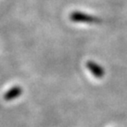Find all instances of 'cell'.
<instances>
[{"label":"cell","instance_id":"6da1fadb","mask_svg":"<svg viewBox=\"0 0 127 127\" xmlns=\"http://www.w3.org/2000/svg\"><path fill=\"white\" fill-rule=\"evenodd\" d=\"M71 19L74 22H85V23H93L97 22V19L91 17V16L86 15V14L80 13V12H74L71 14Z\"/></svg>","mask_w":127,"mask_h":127},{"label":"cell","instance_id":"7a4b0ae2","mask_svg":"<svg viewBox=\"0 0 127 127\" xmlns=\"http://www.w3.org/2000/svg\"><path fill=\"white\" fill-rule=\"evenodd\" d=\"M22 94V89L20 87H13L11 89H9L4 95V99L5 101H12L15 98L19 97Z\"/></svg>","mask_w":127,"mask_h":127},{"label":"cell","instance_id":"3957f363","mask_svg":"<svg viewBox=\"0 0 127 127\" xmlns=\"http://www.w3.org/2000/svg\"><path fill=\"white\" fill-rule=\"evenodd\" d=\"M87 67L89 69V71H91L95 77L100 78L104 74V71H103L102 68L100 65H98V64H96L95 62L88 61L87 63Z\"/></svg>","mask_w":127,"mask_h":127}]
</instances>
